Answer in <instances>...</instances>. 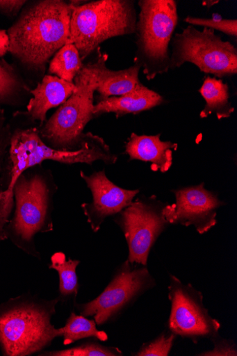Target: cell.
Instances as JSON below:
<instances>
[{
  "label": "cell",
  "mask_w": 237,
  "mask_h": 356,
  "mask_svg": "<svg viewBox=\"0 0 237 356\" xmlns=\"http://www.w3.org/2000/svg\"><path fill=\"white\" fill-rule=\"evenodd\" d=\"M138 15L130 0H98L74 8L69 43L82 60L113 38L135 34Z\"/></svg>",
  "instance_id": "5b68a950"
},
{
  "label": "cell",
  "mask_w": 237,
  "mask_h": 356,
  "mask_svg": "<svg viewBox=\"0 0 237 356\" xmlns=\"http://www.w3.org/2000/svg\"><path fill=\"white\" fill-rule=\"evenodd\" d=\"M10 137V126L6 125L4 111L0 109V193L13 187L9 159Z\"/></svg>",
  "instance_id": "7402d4cb"
},
{
  "label": "cell",
  "mask_w": 237,
  "mask_h": 356,
  "mask_svg": "<svg viewBox=\"0 0 237 356\" xmlns=\"http://www.w3.org/2000/svg\"><path fill=\"white\" fill-rule=\"evenodd\" d=\"M184 21L192 26H199L204 28L218 30L231 37H237L236 19H215L188 17Z\"/></svg>",
  "instance_id": "d4e9b609"
},
{
  "label": "cell",
  "mask_w": 237,
  "mask_h": 356,
  "mask_svg": "<svg viewBox=\"0 0 237 356\" xmlns=\"http://www.w3.org/2000/svg\"><path fill=\"white\" fill-rule=\"evenodd\" d=\"M178 145L161 140V134L138 136L133 133L125 146L130 160H140L150 163L152 170L165 173L173 165V151Z\"/></svg>",
  "instance_id": "9a60e30c"
},
{
  "label": "cell",
  "mask_w": 237,
  "mask_h": 356,
  "mask_svg": "<svg viewBox=\"0 0 237 356\" xmlns=\"http://www.w3.org/2000/svg\"><path fill=\"white\" fill-rule=\"evenodd\" d=\"M15 200L13 216L6 234L17 248L41 260L35 237L54 231V199L58 191L51 170L41 165L24 171L13 186Z\"/></svg>",
  "instance_id": "7a4b0ae2"
},
{
  "label": "cell",
  "mask_w": 237,
  "mask_h": 356,
  "mask_svg": "<svg viewBox=\"0 0 237 356\" xmlns=\"http://www.w3.org/2000/svg\"><path fill=\"white\" fill-rule=\"evenodd\" d=\"M4 200H5V194H4V193H0V211H1Z\"/></svg>",
  "instance_id": "f546056e"
},
{
  "label": "cell",
  "mask_w": 237,
  "mask_h": 356,
  "mask_svg": "<svg viewBox=\"0 0 237 356\" xmlns=\"http://www.w3.org/2000/svg\"><path fill=\"white\" fill-rule=\"evenodd\" d=\"M80 264L79 261L71 258L67 260L62 252H56L51 256L49 268L56 270L58 274L60 302L73 300L76 302L80 289L76 269Z\"/></svg>",
  "instance_id": "d6986e66"
},
{
  "label": "cell",
  "mask_w": 237,
  "mask_h": 356,
  "mask_svg": "<svg viewBox=\"0 0 237 356\" xmlns=\"http://www.w3.org/2000/svg\"><path fill=\"white\" fill-rule=\"evenodd\" d=\"M108 56L98 49V56L95 60L97 70V90L101 99L112 96H121L133 90L141 83L139 74L142 70L138 64L122 71H112L107 68Z\"/></svg>",
  "instance_id": "e0dca14e"
},
{
  "label": "cell",
  "mask_w": 237,
  "mask_h": 356,
  "mask_svg": "<svg viewBox=\"0 0 237 356\" xmlns=\"http://www.w3.org/2000/svg\"><path fill=\"white\" fill-rule=\"evenodd\" d=\"M163 97L142 83L131 92L121 96L101 99L94 106L93 117L105 113H115L117 118L128 114H138L160 106Z\"/></svg>",
  "instance_id": "2e32d148"
},
{
  "label": "cell",
  "mask_w": 237,
  "mask_h": 356,
  "mask_svg": "<svg viewBox=\"0 0 237 356\" xmlns=\"http://www.w3.org/2000/svg\"><path fill=\"white\" fill-rule=\"evenodd\" d=\"M176 337L177 335L172 332H163L153 341L144 344L134 355L167 356L174 346Z\"/></svg>",
  "instance_id": "cb8c5ba5"
},
{
  "label": "cell",
  "mask_w": 237,
  "mask_h": 356,
  "mask_svg": "<svg viewBox=\"0 0 237 356\" xmlns=\"http://www.w3.org/2000/svg\"><path fill=\"white\" fill-rule=\"evenodd\" d=\"M14 128H10L9 159L13 186L25 170L41 165L46 160L62 164L83 163L92 165L97 161L107 165L116 163L117 156L113 154L103 138L88 133L81 147L76 151L58 150L48 146L40 135V127L35 125L27 113H16ZM13 188V187H12Z\"/></svg>",
  "instance_id": "277c9868"
},
{
  "label": "cell",
  "mask_w": 237,
  "mask_h": 356,
  "mask_svg": "<svg viewBox=\"0 0 237 356\" xmlns=\"http://www.w3.org/2000/svg\"><path fill=\"white\" fill-rule=\"evenodd\" d=\"M215 347L212 350H208L197 355L205 356H236L237 350L236 345L231 341L218 339V337L213 339Z\"/></svg>",
  "instance_id": "4316f807"
},
{
  "label": "cell",
  "mask_w": 237,
  "mask_h": 356,
  "mask_svg": "<svg viewBox=\"0 0 237 356\" xmlns=\"http://www.w3.org/2000/svg\"><path fill=\"white\" fill-rule=\"evenodd\" d=\"M10 49V38L6 30H0V57L4 56Z\"/></svg>",
  "instance_id": "f1b7e54d"
},
{
  "label": "cell",
  "mask_w": 237,
  "mask_h": 356,
  "mask_svg": "<svg viewBox=\"0 0 237 356\" xmlns=\"http://www.w3.org/2000/svg\"><path fill=\"white\" fill-rule=\"evenodd\" d=\"M26 1H15V0H12V1H3V0H0V11L13 14L18 12L25 4Z\"/></svg>",
  "instance_id": "83f0119b"
},
{
  "label": "cell",
  "mask_w": 237,
  "mask_h": 356,
  "mask_svg": "<svg viewBox=\"0 0 237 356\" xmlns=\"http://www.w3.org/2000/svg\"><path fill=\"white\" fill-rule=\"evenodd\" d=\"M62 328L64 346L70 345L82 339L94 338L107 341L108 336L104 331L98 330L95 320L72 312Z\"/></svg>",
  "instance_id": "ffe728a7"
},
{
  "label": "cell",
  "mask_w": 237,
  "mask_h": 356,
  "mask_svg": "<svg viewBox=\"0 0 237 356\" xmlns=\"http://www.w3.org/2000/svg\"><path fill=\"white\" fill-rule=\"evenodd\" d=\"M138 4L134 63L152 81L170 70L169 44L179 22L177 3L174 0H140Z\"/></svg>",
  "instance_id": "8992f818"
},
{
  "label": "cell",
  "mask_w": 237,
  "mask_h": 356,
  "mask_svg": "<svg viewBox=\"0 0 237 356\" xmlns=\"http://www.w3.org/2000/svg\"><path fill=\"white\" fill-rule=\"evenodd\" d=\"M154 285V280L146 266L126 261L116 270L103 293L89 302H75V308L85 317H94L97 325H104Z\"/></svg>",
  "instance_id": "9c48e42d"
},
{
  "label": "cell",
  "mask_w": 237,
  "mask_h": 356,
  "mask_svg": "<svg viewBox=\"0 0 237 356\" xmlns=\"http://www.w3.org/2000/svg\"><path fill=\"white\" fill-rule=\"evenodd\" d=\"M176 202L165 205L163 216L169 224L194 226L202 235L217 224L218 209L224 204L216 194L208 191L205 184L174 190Z\"/></svg>",
  "instance_id": "7c38bea8"
},
{
  "label": "cell",
  "mask_w": 237,
  "mask_h": 356,
  "mask_svg": "<svg viewBox=\"0 0 237 356\" xmlns=\"http://www.w3.org/2000/svg\"><path fill=\"white\" fill-rule=\"evenodd\" d=\"M74 81L77 91L40 128L42 140L58 150L76 151L87 138L84 129L94 118V93L97 88L95 62L84 65Z\"/></svg>",
  "instance_id": "52a82bcc"
},
{
  "label": "cell",
  "mask_w": 237,
  "mask_h": 356,
  "mask_svg": "<svg viewBox=\"0 0 237 356\" xmlns=\"http://www.w3.org/2000/svg\"><path fill=\"white\" fill-rule=\"evenodd\" d=\"M77 2L44 0L26 9L9 29V51L31 69H44L49 58L69 43Z\"/></svg>",
  "instance_id": "6da1fadb"
},
{
  "label": "cell",
  "mask_w": 237,
  "mask_h": 356,
  "mask_svg": "<svg viewBox=\"0 0 237 356\" xmlns=\"http://www.w3.org/2000/svg\"><path fill=\"white\" fill-rule=\"evenodd\" d=\"M168 298L172 303L169 330L177 336L193 341L218 337L220 323L213 318L203 305V297L191 284H183L170 276Z\"/></svg>",
  "instance_id": "8fae6325"
},
{
  "label": "cell",
  "mask_w": 237,
  "mask_h": 356,
  "mask_svg": "<svg viewBox=\"0 0 237 356\" xmlns=\"http://www.w3.org/2000/svg\"><path fill=\"white\" fill-rule=\"evenodd\" d=\"M78 90L74 83L67 82L57 76H46L31 93L33 98L27 106V114L33 121L42 125L48 111L63 104Z\"/></svg>",
  "instance_id": "5bb4252c"
},
{
  "label": "cell",
  "mask_w": 237,
  "mask_h": 356,
  "mask_svg": "<svg viewBox=\"0 0 237 356\" xmlns=\"http://www.w3.org/2000/svg\"><path fill=\"white\" fill-rule=\"evenodd\" d=\"M80 175L92 195V202L83 204L81 208L94 233L99 231L107 218L116 216L129 207L140 193L139 189L129 190L118 186L107 177L105 170L94 172L90 176L81 171Z\"/></svg>",
  "instance_id": "4fadbf2b"
},
{
  "label": "cell",
  "mask_w": 237,
  "mask_h": 356,
  "mask_svg": "<svg viewBox=\"0 0 237 356\" xmlns=\"http://www.w3.org/2000/svg\"><path fill=\"white\" fill-rule=\"evenodd\" d=\"M2 241H2V239H1V238H0V242H2Z\"/></svg>",
  "instance_id": "4dcf8cb0"
},
{
  "label": "cell",
  "mask_w": 237,
  "mask_h": 356,
  "mask_svg": "<svg viewBox=\"0 0 237 356\" xmlns=\"http://www.w3.org/2000/svg\"><path fill=\"white\" fill-rule=\"evenodd\" d=\"M165 204L155 196L140 198L115 216V222L126 238L131 264L147 266L151 249L169 224Z\"/></svg>",
  "instance_id": "30bf717a"
},
{
  "label": "cell",
  "mask_w": 237,
  "mask_h": 356,
  "mask_svg": "<svg viewBox=\"0 0 237 356\" xmlns=\"http://www.w3.org/2000/svg\"><path fill=\"white\" fill-rule=\"evenodd\" d=\"M58 298L45 300L26 293L0 304V351L6 356H29L62 337L51 320Z\"/></svg>",
  "instance_id": "3957f363"
},
{
  "label": "cell",
  "mask_w": 237,
  "mask_h": 356,
  "mask_svg": "<svg viewBox=\"0 0 237 356\" xmlns=\"http://www.w3.org/2000/svg\"><path fill=\"white\" fill-rule=\"evenodd\" d=\"M41 356H122V352L116 347L106 346L98 342L88 341L67 349L42 351Z\"/></svg>",
  "instance_id": "603a6c76"
},
{
  "label": "cell",
  "mask_w": 237,
  "mask_h": 356,
  "mask_svg": "<svg viewBox=\"0 0 237 356\" xmlns=\"http://www.w3.org/2000/svg\"><path fill=\"white\" fill-rule=\"evenodd\" d=\"M172 47L170 70L191 63L200 72L218 78L237 74V49L211 29L200 31L189 25L175 35Z\"/></svg>",
  "instance_id": "ba28073f"
},
{
  "label": "cell",
  "mask_w": 237,
  "mask_h": 356,
  "mask_svg": "<svg viewBox=\"0 0 237 356\" xmlns=\"http://www.w3.org/2000/svg\"><path fill=\"white\" fill-rule=\"evenodd\" d=\"M83 66L76 46L67 44L56 52L51 61L49 73L67 82L74 83Z\"/></svg>",
  "instance_id": "44dd1931"
},
{
  "label": "cell",
  "mask_w": 237,
  "mask_h": 356,
  "mask_svg": "<svg viewBox=\"0 0 237 356\" xmlns=\"http://www.w3.org/2000/svg\"><path fill=\"white\" fill-rule=\"evenodd\" d=\"M16 85L17 79L11 67L0 62V103L11 101Z\"/></svg>",
  "instance_id": "484cf974"
},
{
  "label": "cell",
  "mask_w": 237,
  "mask_h": 356,
  "mask_svg": "<svg viewBox=\"0 0 237 356\" xmlns=\"http://www.w3.org/2000/svg\"><path fill=\"white\" fill-rule=\"evenodd\" d=\"M199 92L206 104L199 114L201 118L215 114L218 120H222L229 118L234 112V108L229 102L228 84L222 80L208 76Z\"/></svg>",
  "instance_id": "ac0fdd59"
}]
</instances>
